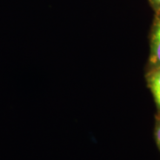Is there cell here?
Wrapping results in <instances>:
<instances>
[{"instance_id": "cell-1", "label": "cell", "mask_w": 160, "mask_h": 160, "mask_svg": "<svg viewBox=\"0 0 160 160\" xmlns=\"http://www.w3.org/2000/svg\"><path fill=\"white\" fill-rule=\"evenodd\" d=\"M160 68V11L156 12L150 32V55L147 69Z\"/></svg>"}, {"instance_id": "cell-2", "label": "cell", "mask_w": 160, "mask_h": 160, "mask_svg": "<svg viewBox=\"0 0 160 160\" xmlns=\"http://www.w3.org/2000/svg\"><path fill=\"white\" fill-rule=\"evenodd\" d=\"M146 81L154 99L157 114H160V68L147 71Z\"/></svg>"}, {"instance_id": "cell-3", "label": "cell", "mask_w": 160, "mask_h": 160, "mask_svg": "<svg viewBox=\"0 0 160 160\" xmlns=\"http://www.w3.org/2000/svg\"><path fill=\"white\" fill-rule=\"evenodd\" d=\"M154 135L156 142H157V147L160 151V114H157L156 117Z\"/></svg>"}, {"instance_id": "cell-4", "label": "cell", "mask_w": 160, "mask_h": 160, "mask_svg": "<svg viewBox=\"0 0 160 160\" xmlns=\"http://www.w3.org/2000/svg\"><path fill=\"white\" fill-rule=\"evenodd\" d=\"M148 1L155 13L160 11V0H148Z\"/></svg>"}]
</instances>
